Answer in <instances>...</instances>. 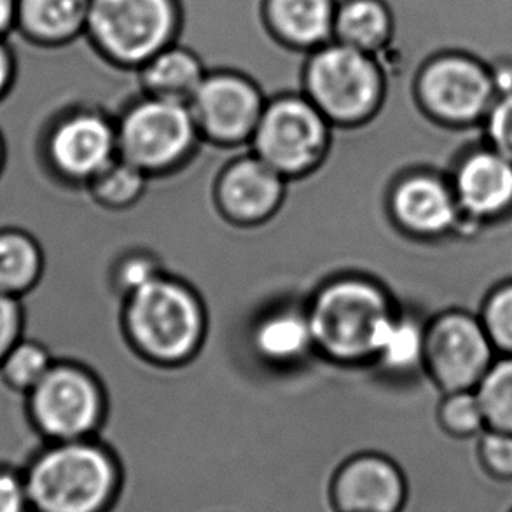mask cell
I'll return each instance as SVG.
<instances>
[{"mask_svg": "<svg viewBox=\"0 0 512 512\" xmlns=\"http://www.w3.org/2000/svg\"><path fill=\"white\" fill-rule=\"evenodd\" d=\"M23 479L37 512H107L118 497L121 465L97 437L62 441L44 444Z\"/></svg>", "mask_w": 512, "mask_h": 512, "instance_id": "cell-1", "label": "cell"}, {"mask_svg": "<svg viewBox=\"0 0 512 512\" xmlns=\"http://www.w3.org/2000/svg\"><path fill=\"white\" fill-rule=\"evenodd\" d=\"M306 315L315 348L338 362L374 359L395 317L385 292L362 278L324 285Z\"/></svg>", "mask_w": 512, "mask_h": 512, "instance_id": "cell-2", "label": "cell"}, {"mask_svg": "<svg viewBox=\"0 0 512 512\" xmlns=\"http://www.w3.org/2000/svg\"><path fill=\"white\" fill-rule=\"evenodd\" d=\"M301 83L306 98L331 125H364L380 112L387 97V74L380 56L338 41L305 56Z\"/></svg>", "mask_w": 512, "mask_h": 512, "instance_id": "cell-3", "label": "cell"}, {"mask_svg": "<svg viewBox=\"0 0 512 512\" xmlns=\"http://www.w3.org/2000/svg\"><path fill=\"white\" fill-rule=\"evenodd\" d=\"M182 0H91L84 39L112 67L137 70L180 41Z\"/></svg>", "mask_w": 512, "mask_h": 512, "instance_id": "cell-4", "label": "cell"}, {"mask_svg": "<svg viewBox=\"0 0 512 512\" xmlns=\"http://www.w3.org/2000/svg\"><path fill=\"white\" fill-rule=\"evenodd\" d=\"M125 327L144 357L160 364H180L200 348L205 312L187 285L161 275L126 296Z\"/></svg>", "mask_w": 512, "mask_h": 512, "instance_id": "cell-5", "label": "cell"}, {"mask_svg": "<svg viewBox=\"0 0 512 512\" xmlns=\"http://www.w3.org/2000/svg\"><path fill=\"white\" fill-rule=\"evenodd\" d=\"M331 123L305 93H282L266 100L252 135L254 156L282 177L312 172L326 158Z\"/></svg>", "mask_w": 512, "mask_h": 512, "instance_id": "cell-6", "label": "cell"}, {"mask_svg": "<svg viewBox=\"0 0 512 512\" xmlns=\"http://www.w3.org/2000/svg\"><path fill=\"white\" fill-rule=\"evenodd\" d=\"M35 427L48 443L97 437L107 399L97 374L77 362L60 360L28 394Z\"/></svg>", "mask_w": 512, "mask_h": 512, "instance_id": "cell-7", "label": "cell"}, {"mask_svg": "<svg viewBox=\"0 0 512 512\" xmlns=\"http://www.w3.org/2000/svg\"><path fill=\"white\" fill-rule=\"evenodd\" d=\"M116 126L119 158L146 175L177 167L200 135L189 104L149 95L128 105Z\"/></svg>", "mask_w": 512, "mask_h": 512, "instance_id": "cell-8", "label": "cell"}, {"mask_svg": "<svg viewBox=\"0 0 512 512\" xmlns=\"http://www.w3.org/2000/svg\"><path fill=\"white\" fill-rule=\"evenodd\" d=\"M413 91L432 118L469 123L492 109L497 84L492 67L478 53L446 48L423 60Z\"/></svg>", "mask_w": 512, "mask_h": 512, "instance_id": "cell-9", "label": "cell"}, {"mask_svg": "<svg viewBox=\"0 0 512 512\" xmlns=\"http://www.w3.org/2000/svg\"><path fill=\"white\" fill-rule=\"evenodd\" d=\"M44 151L60 179L88 186L118 160V126L97 107L60 105L49 123Z\"/></svg>", "mask_w": 512, "mask_h": 512, "instance_id": "cell-10", "label": "cell"}, {"mask_svg": "<svg viewBox=\"0 0 512 512\" xmlns=\"http://www.w3.org/2000/svg\"><path fill=\"white\" fill-rule=\"evenodd\" d=\"M264 98L252 77L235 69L208 70L189 102L200 135L222 146L252 139L263 116Z\"/></svg>", "mask_w": 512, "mask_h": 512, "instance_id": "cell-11", "label": "cell"}, {"mask_svg": "<svg viewBox=\"0 0 512 512\" xmlns=\"http://www.w3.org/2000/svg\"><path fill=\"white\" fill-rule=\"evenodd\" d=\"M434 380L448 392H462L483 380L492 346L488 333L465 313H448L425 333V355Z\"/></svg>", "mask_w": 512, "mask_h": 512, "instance_id": "cell-12", "label": "cell"}, {"mask_svg": "<svg viewBox=\"0 0 512 512\" xmlns=\"http://www.w3.org/2000/svg\"><path fill=\"white\" fill-rule=\"evenodd\" d=\"M333 495L340 512H399L406 479L394 460L366 451L341 465Z\"/></svg>", "mask_w": 512, "mask_h": 512, "instance_id": "cell-13", "label": "cell"}, {"mask_svg": "<svg viewBox=\"0 0 512 512\" xmlns=\"http://www.w3.org/2000/svg\"><path fill=\"white\" fill-rule=\"evenodd\" d=\"M285 177L257 156L229 165L217 184L222 214L238 224H257L270 219L282 205Z\"/></svg>", "mask_w": 512, "mask_h": 512, "instance_id": "cell-14", "label": "cell"}, {"mask_svg": "<svg viewBox=\"0 0 512 512\" xmlns=\"http://www.w3.org/2000/svg\"><path fill=\"white\" fill-rule=\"evenodd\" d=\"M338 0H259L264 32L280 48L308 55L334 39Z\"/></svg>", "mask_w": 512, "mask_h": 512, "instance_id": "cell-15", "label": "cell"}, {"mask_svg": "<svg viewBox=\"0 0 512 512\" xmlns=\"http://www.w3.org/2000/svg\"><path fill=\"white\" fill-rule=\"evenodd\" d=\"M91 0H18L16 30L39 49H62L84 39Z\"/></svg>", "mask_w": 512, "mask_h": 512, "instance_id": "cell-16", "label": "cell"}, {"mask_svg": "<svg viewBox=\"0 0 512 512\" xmlns=\"http://www.w3.org/2000/svg\"><path fill=\"white\" fill-rule=\"evenodd\" d=\"M395 221L418 235H437L453 226L457 208L450 191L430 175H413L395 187L390 200Z\"/></svg>", "mask_w": 512, "mask_h": 512, "instance_id": "cell-17", "label": "cell"}, {"mask_svg": "<svg viewBox=\"0 0 512 512\" xmlns=\"http://www.w3.org/2000/svg\"><path fill=\"white\" fill-rule=\"evenodd\" d=\"M207 72L201 56L177 41L161 49L135 74L139 77L142 95L189 104Z\"/></svg>", "mask_w": 512, "mask_h": 512, "instance_id": "cell-18", "label": "cell"}, {"mask_svg": "<svg viewBox=\"0 0 512 512\" xmlns=\"http://www.w3.org/2000/svg\"><path fill=\"white\" fill-rule=\"evenodd\" d=\"M460 205L472 215L497 214L512 201V161L495 153L471 156L457 175Z\"/></svg>", "mask_w": 512, "mask_h": 512, "instance_id": "cell-19", "label": "cell"}, {"mask_svg": "<svg viewBox=\"0 0 512 512\" xmlns=\"http://www.w3.org/2000/svg\"><path fill=\"white\" fill-rule=\"evenodd\" d=\"M395 34L397 18L388 0H338L333 41L380 56Z\"/></svg>", "mask_w": 512, "mask_h": 512, "instance_id": "cell-20", "label": "cell"}, {"mask_svg": "<svg viewBox=\"0 0 512 512\" xmlns=\"http://www.w3.org/2000/svg\"><path fill=\"white\" fill-rule=\"evenodd\" d=\"M257 353L275 364H291L315 348L306 312L278 310L261 319L254 329Z\"/></svg>", "mask_w": 512, "mask_h": 512, "instance_id": "cell-21", "label": "cell"}, {"mask_svg": "<svg viewBox=\"0 0 512 512\" xmlns=\"http://www.w3.org/2000/svg\"><path fill=\"white\" fill-rule=\"evenodd\" d=\"M42 273V252L32 236L18 229L0 231V292L20 298Z\"/></svg>", "mask_w": 512, "mask_h": 512, "instance_id": "cell-22", "label": "cell"}, {"mask_svg": "<svg viewBox=\"0 0 512 512\" xmlns=\"http://www.w3.org/2000/svg\"><path fill=\"white\" fill-rule=\"evenodd\" d=\"M55 362V357L42 343L21 338L0 362V376L7 385L30 394Z\"/></svg>", "mask_w": 512, "mask_h": 512, "instance_id": "cell-23", "label": "cell"}, {"mask_svg": "<svg viewBox=\"0 0 512 512\" xmlns=\"http://www.w3.org/2000/svg\"><path fill=\"white\" fill-rule=\"evenodd\" d=\"M425 355V331L411 319L395 315L374 359L395 373H408Z\"/></svg>", "mask_w": 512, "mask_h": 512, "instance_id": "cell-24", "label": "cell"}, {"mask_svg": "<svg viewBox=\"0 0 512 512\" xmlns=\"http://www.w3.org/2000/svg\"><path fill=\"white\" fill-rule=\"evenodd\" d=\"M146 182V173L118 158L86 187L93 200L100 205L107 208H125L130 207L144 194Z\"/></svg>", "mask_w": 512, "mask_h": 512, "instance_id": "cell-25", "label": "cell"}, {"mask_svg": "<svg viewBox=\"0 0 512 512\" xmlns=\"http://www.w3.org/2000/svg\"><path fill=\"white\" fill-rule=\"evenodd\" d=\"M478 399L493 430L512 434V359L502 360L483 376Z\"/></svg>", "mask_w": 512, "mask_h": 512, "instance_id": "cell-26", "label": "cell"}, {"mask_svg": "<svg viewBox=\"0 0 512 512\" xmlns=\"http://www.w3.org/2000/svg\"><path fill=\"white\" fill-rule=\"evenodd\" d=\"M439 420L444 429L455 436H479L485 429V413L478 395L467 390L453 392L439 408Z\"/></svg>", "mask_w": 512, "mask_h": 512, "instance_id": "cell-27", "label": "cell"}, {"mask_svg": "<svg viewBox=\"0 0 512 512\" xmlns=\"http://www.w3.org/2000/svg\"><path fill=\"white\" fill-rule=\"evenodd\" d=\"M488 336L504 350L512 352V285L500 289L493 296L485 312Z\"/></svg>", "mask_w": 512, "mask_h": 512, "instance_id": "cell-28", "label": "cell"}, {"mask_svg": "<svg viewBox=\"0 0 512 512\" xmlns=\"http://www.w3.org/2000/svg\"><path fill=\"white\" fill-rule=\"evenodd\" d=\"M479 455L493 476L512 479V434L483 430L479 436Z\"/></svg>", "mask_w": 512, "mask_h": 512, "instance_id": "cell-29", "label": "cell"}, {"mask_svg": "<svg viewBox=\"0 0 512 512\" xmlns=\"http://www.w3.org/2000/svg\"><path fill=\"white\" fill-rule=\"evenodd\" d=\"M160 266L149 256H128L119 264L116 271V284L119 289L130 296L135 291L142 289L144 285L151 284L153 280L161 277Z\"/></svg>", "mask_w": 512, "mask_h": 512, "instance_id": "cell-30", "label": "cell"}, {"mask_svg": "<svg viewBox=\"0 0 512 512\" xmlns=\"http://www.w3.org/2000/svg\"><path fill=\"white\" fill-rule=\"evenodd\" d=\"M488 133L500 154L512 161V90L495 100L488 118Z\"/></svg>", "mask_w": 512, "mask_h": 512, "instance_id": "cell-31", "label": "cell"}, {"mask_svg": "<svg viewBox=\"0 0 512 512\" xmlns=\"http://www.w3.org/2000/svg\"><path fill=\"white\" fill-rule=\"evenodd\" d=\"M23 338V312L20 299L0 292V362Z\"/></svg>", "mask_w": 512, "mask_h": 512, "instance_id": "cell-32", "label": "cell"}, {"mask_svg": "<svg viewBox=\"0 0 512 512\" xmlns=\"http://www.w3.org/2000/svg\"><path fill=\"white\" fill-rule=\"evenodd\" d=\"M28 506L25 479L9 469H0V512H27Z\"/></svg>", "mask_w": 512, "mask_h": 512, "instance_id": "cell-33", "label": "cell"}, {"mask_svg": "<svg viewBox=\"0 0 512 512\" xmlns=\"http://www.w3.org/2000/svg\"><path fill=\"white\" fill-rule=\"evenodd\" d=\"M21 67L16 51L7 39H0V102L13 91L20 81Z\"/></svg>", "mask_w": 512, "mask_h": 512, "instance_id": "cell-34", "label": "cell"}, {"mask_svg": "<svg viewBox=\"0 0 512 512\" xmlns=\"http://www.w3.org/2000/svg\"><path fill=\"white\" fill-rule=\"evenodd\" d=\"M18 0H0V39H9L16 30Z\"/></svg>", "mask_w": 512, "mask_h": 512, "instance_id": "cell-35", "label": "cell"}, {"mask_svg": "<svg viewBox=\"0 0 512 512\" xmlns=\"http://www.w3.org/2000/svg\"><path fill=\"white\" fill-rule=\"evenodd\" d=\"M2 160H4V146H2V139H0V167H2Z\"/></svg>", "mask_w": 512, "mask_h": 512, "instance_id": "cell-36", "label": "cell"}]
</instances>
